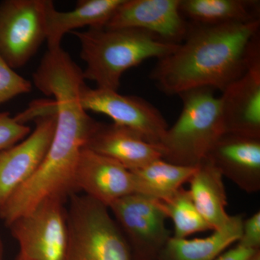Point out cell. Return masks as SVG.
I'll return each instance as SVG.
<instances>
[{
	"label": "cell",
	"mask_w": 260,
	"mask_h": 260,
	"mask_svg": "<svg viewBox=\"0 0 260 260\" xmlns=\"http://www.w3.org/2000/svg\"><path fill=\"white\" fill-rule=\"evenodd\" d=\"M34 85L56 106L54 137L45 157L32 177L0 208V219L9 226L19 217L51 198L67 200L75 194V173L80 153L98 122L82 108L83 70L64 53L44 57L32 75Z\"/></svg>",
	"instance_id": "6da1fadb"
},
{
	"label": "cell",
	"mask_w": 260,
	"mask_h": 260,
	"mask_svg": "<svg viewBox=\"0 0 260 260\" xmlns=\"http://www.w3.org/2000/svg\"><path fill=\"white\" fill-rule=\"evenodd\" d=\"M185 39L159 59L150 78L167 95L209 88L223 92L247 70L260 50V20L244 23H190Z\"/></svg>",
	"instance_id": "7a4b0ae2"
},
{
	"label": "cell",
	"mask_w": 260,
	"mask_h": 260,
	"mask_svg": "<svg viewBox=\"0 0 260 260\" xmlns=\"http://www.w3.org/2000/svg\"><path fill=\"white\" fill-rule=\"evenodd\" d=\"M73 34L79 41L80 57L85 63L84 79L95 82L97 88L114 91L126 70L147 59L159 60L179 45L138 29L99 27Z\"/></svg>",
	"instance_id": "3957f363"
},
{
	"label": "cell",
	"mask_w": 260,
	"mask_h": 260,
	"mask_svg": "<svg viewBox=\"0 0 260 260\" xmlns=\"http://www.w3.org/2000/svg\"><path fill=\"white\" fill-rule=\"evenodd\" d=\"M178 95L182 102L180 115L158 145L164 160L198 167L225 133L220 100L209 88L191 89Z\"/></svg>",
	"instance_id": "277c9868"
},
{
	"label": "cell",
	"mask_w": 260,
	"mask_h": 260,
	"mask_svg": "<svg viewBox=\"0 0 260 260\" xmlns=\"http://www.w3.org/2000/svg\"><path fill=\"white\" fill-rule=\"evenodd\" d=\"M67 213L64 260H132L125 239L105 205L87 195L73 194Z\"/></svg>",
	"instance_id": "5b68a950"
},
{
	"label": "cell",
	"mask_w": 260,
	"mask_h": 260,
	"mask_svg": "<svg viewBox=\"0 0 260 260\" xmlns=\"http://www.w3.org/2000/svg\"><path fill=\"white\" fill-rule=\"evenodd\" d=\"M66 200L48 198L10 224L19 246L15 260H64L68 243Z\"/></svg>",
	"instance_id": "8992f818"
},
{
	"label": "cell",
	"mask_w": 260,
	"mask_h": 260,
	"mask_svg": "<svg viewBox=\"0 0 260 260\" xmlns=\"http://www.w3.org/2000/svg\"><path fill=\"white\" fill-rule=\"evenodd\" d=\"M129 247L132 260H158L172 237L158 200L133 193L109 208Z\"/></svg>",
	"instance_id": "52a82bcc"
},
{
	"label": "cell",
	"mask_w": 260,
	"mask_h": 260,
	"mask_svg": "<svg viewBox=\"0 0 260 260\" xmlns=\"http://www.w3.org/2000/svg\"><path fill=\"white\" fill-rule=\"evenodd\" d=\"M47 0L0 3V55L15 70L23 68L47 40Z\"/></svg>",
	"instance_id": "ba28073f"
},
{
	"label": "cell",
	"mask_w": 260,
	"mask_h": 260,
	"mask_svg": "<svg viewBox=\"0 0 260 260\" xmlns=\"http://www.w3.org/2000/svg\"><path fill=\"white\" fill-rule=\"evenodd\" d=\"M79 99L85 112L105 114L114 124L139 133L154 144L160 143L169 128L160 111L143 98L121 95L107 89L91 88L85 83L80 88Z\"/></svg>",
	"instance_id": "9c48e42d"
},
{
	"label": "cell",
	"mask_w": 260,
	"mask_h": 260,
	"mask_svg": "<svg viewBox=\"0 0 260 260\" xmlns=\"http://www.w3.org/2000/svg\"><path fill=\"white\" fill-rule=\"evenodd\" d=\"M180 4L181 0H123L105 28L138 29L162 42L179 44L190 25Z\"/></svg>",
	"instance_id": "30bf717a"
},
{
	"label": "cell",
	"mask_w": 260,
	"mask_h": 260,
	"mask_svg": "<svg viewBox=\"0 0 260 260\" xmlns=\"http://www.w3.org/2000/svg\"><path fill=\"white\" fill-rule=\"evenodd\" d=\"M36 127L25 139L0 153V208L32 177L54 137L56 112L34 119Z\"/></svg>",
	"instance_id": "8fae6325"
},
{
	"label": "cell",
	"mask_w": 260,
	"mask_h": 260,
	"mask_svg": "<svg viewBox=\"0 0 260 260\" xmlns=\"http://www.w3.org/2000/svg\"><path fill=\"white\" fill-rule=\"evenodd\" d=\"M219 100L225 133L260 138V50Z\"/></svg>",
	"instance_id": "7c38bea8"
},
{
	"label": "cell",
	"mask_w": 260,
	"mask_h": 260,
	"mask_svg": "<svg viewBox=\"0 0 260 260\" xmlns=\"http://www.w3.org/2000/svg\"><path fill=\"white\" fill-rule=\"evenodd\" d=\"M75 181L76 191H83L108 208L116 200L135 193L133 172L87 148L80 153Z\"/></svg>",
	"instance_id": "4fadbf2b"
},
{
	"label": "cell",
	"mask_w": 260,
	"mask_h": 260,
	"mask_svg": "<svg viewBox=\"0 0 260 260\" xmlns=\"http://www.w3.org/2000/svg\"><path fill=\"white\" fill-rule=\"evenodd\" d=\"M205 158L242 190H260V138L224 133Z\"/></svg>",
	"instance_id": "5bb4252c"
},
{
	"label": "cell",
	"mask_w": 260,
	"mask_h": 260,
	"mask_svg": "<svg viewBox=\"0 0 260 260\" xmlns=\"http://www.w3.org/2000/svg\"><path fill=\"white\" fill-rule=\"evenodd\" d=\"M85 148L112 159L130 172L162 158L159 145L125 126L98 122Z\"/></svg>",
	"instance_id": "9a60e30c"
},
{
	"label": "cell",
	"mask_w": 260,
	"mask_h": 260,
	"mask_svg": "<svg viewBox=\"0 0 260 260\" xmlns=\"http://www.w3.org/2000/svg\"><path fill=\"white\" fill-rule=\"evenodd\" d=\"M123 0H80L71 11H58L51 0L46 3L48 49L61 47L65 34L76 29L105 27Z\"/></svg>",
	"instance_id": "2e32d148"
},
{
	"label": "cell",
	"mask_w": 260,
	"mask_h": 260,
	"mask_svg": "<svg viewBox=\"0 0 260 260\" xmlns=\"http://www.w3.org/2000/svg\"><path fill=\"white\" fill-rule=\"evenodd\" d=\"M223 178L213 162L205 158L189 181L188 190L195 206L213 231L225 226L232 218L227 213Z\"/></svg>",
	"instance_id": "e0dca14e"
},
{
	"label": "cell",
	"mask_w": 260,
	"mask_h": 260,
	"mask_svg": "<svg viewBox=\"0 0 260 260\" xmlns=\"http://www.w3.org/2000/svg\"><path fill=\"white\" fill-rule=\"evenodd\" d=\"M242 215H232L229 223L208 237L194 239L171 237L158 260H215L242 235Z\"/></svg>",
	"instance_id": "ac0fdd59"
},
{
	"label": "cell",
	"mask_w": 260,
	"mask_h": 260,
	"mask_svg": "<svg viewBox=\"0 0 260 260\" xmlns=\"http://www.w3.org/2000/svg\"><path fill=\"white\" fill-rule=\"evenodd\" d=\"M180 11L190 23H244L260 20L257 0H181Z\"/></svg>",
	"instance_id": "d6986e66"
},
{
	"label": "cell",
	"mask_w": 260,
	"mask_h": 260,
	"mask_svg": "<svg viewBox=\"0 0 260 260\" xmlns=\"http://www.w3.org/2000/svg\"><path fill=\"white\" fill-rule=\"evenodd\" d=\"M197 167L177 165L160 158L133 172L135 193L164 201L189 182Z\"/></svg>",
	"instance_id": "ffe728a7"
},
{
	"label": "cell",
	"mask_w": 260,
	"mask_h": 260,
	"mask_svg": "<svg viewBox=\"0 0 260 260\" xmlns=\"http://www.w3.org/2000/svg\"><path fill=\"white\" fill-rule=\"evenodd\" d=\"M158 203L174 223L173 237L185 239L197 233L213 231L197 209L188 189L181 187L172 197Z\"/></svg>",
	"instance_id": "44dd1931"
},
{
	"label": "cell",
	"mask_w": 260,
	"mask_h": 260,
	"mask_svg": "<svg viewBox=\"0 0 260 260\" xmlns=\"http://www.w3.org/2000/svg\"><path fill=\"white\" fill-rule=\"evenodd\" d=\"M31 90V83L12 69L0 55V105Z\"/></svg>",
	"instance_id": "7402d4cb"
},
{
	"label": "cell",
	"mask_w": 260,
	"mask_h": 260,
	"mask_svg": "<svg viewBox=\"0 0 260 260\" xmlns=\"http://www.w3.org/2000/svg\"><path fill=\"white\" fill-rule=\"evenodd\" d=\"M30 133L28 126L10 116L9 112H0V153L20 143Z\"/></svg>",
	"instance_id": "603a6c76"
},
{
	"label": "cell",
	"mask_w": 260,
	"mask_h": 260,
	"mask_svg": "<svg viewBox=\"0 0 260 260\" xmlns=\"http://www.w3.org/2000/svg\"><path fill=\"white\" fill-rule=\"evenodd\" d=\"M237 244L254 250H260L259 211L245 220H243L242 235Z\"/></svg>",
	"instance_id": "cb8c5ba5"
},
{
	"label": "cell",
	"mask_w": 260,
	"mask_h": 260,
	"mask_svg": "<svg viewBox=\"0 0 260 260\" xmlns=\"http://www.w3.org/2000/svg\"><path fill=\"white\" fill-rule=\"evenodd\" d=\"M259 251L237 244L234 247L223 251L215 260H250Z\"/></svg>",
	"instance_id": "d4e9b609"
},
{
	"label": "cell",
	"mask_w": 260,
	"mask_h": 260,
	"mask_svg": "<svg viewBox=\"0 0 260 260\" xmlns=\"http://www.w3.org/2000/svg\"><path fill=\"white\" fill-rule=\"evenodd\" d=\"M3 259V243L2 240L1 236H0V260Z\"/></svg>",
	"instance_id": "484cf974"
},
{
	"label": "cell",
	"mask_w": 260,
	"mask_h": 260,
	"mask_svg": "<svg viewBox=\"0 0 260 260\" xmlns=\"http://www.w3.org/2000/svg\"><path fill=\"white\" fill-rule=\"evenodd\" d=\"M250 260H260V251H257Z\"/></svg>",
	"instance_id": "4316f807"
}]
</instances>
